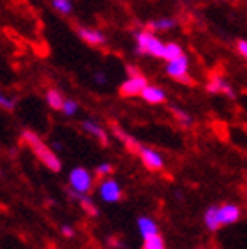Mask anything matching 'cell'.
<instances>
[{"label": "cell", "instance_id": "1", "mask_svg": "<svg viewBox=\"0 0 247 249\" xmlns=\"http://www.w3.org/2000/svg\"><path fill=\"white\" fill-rule=\"evenodd\" d=\"M205 226L210 231H217L221 226L233 225L240 219V209L233 203H226V205H212L205 212Z\"/></svg>", "mask_w": 247, "mask_h": 249}, {"label": "cell", "instance_id": "2", "mask_svg": "<svg viewBox=\"0 0 247 249\" xmlns=\"http://www.w3.org/2000/svg\"><path fill=\"white\" fill-rule=\"evenodd\" d=\"M21 140L32 149V152L37 156V159L44 166L50 168L52 172H60V168H62L60 159H58L57 154L53 152L43 140H41V136H39L37 133H34V131H23V133H21Z\"/></svg>", "mask_w": 247, "mask_h": 249}, {"label": "cell", "instance_id": "3", "mask_svg": "<svg viewBox=\"0 0 247 249\" xmlns=\"http://www.w3.org/2000/svg\"><path fill=\"white\" fill-rule=\"evenodd\" d=\"M136 53L138 55H152L157 58H166V44L161 43L150 30L136 32Z\"/></svg>", "mask_w": 247, "mask_h": 249}, {"label": "cell", "instance_id": "4", "mask_svg": "<svg viewBox=\"0 0 247 249\" xmlns=\"http://www.w3.org/2000/svg\"><path fill=\"white\" fill-rule=\"evenodd\" d=\"M69 186H71L72 191L81 193V195H87V193L92 189V175L87 172L85 168H74L71 173H69Z\"/></svg>", "mask_w": 247, "mask_h": 249}, {"label": "cell", "instance_id": "5", "mask_svg": "<svg viewBox=\"0 0 247 249\" xmlns=\"http://www.w3.org/2000/svg\"><path fill=\"white\" fill-rule=\"evenodd\" d=\"M145 87H148L147 78L143 74H136V76H129L125 82L120 85V94L124 97H133V96H141V92L145 90Z\"/></svg>", "mask_w": 247, "mask_h": 249}, {"label": "cell", "instance_id": "6", "mask_svg": "<svg viewBox=\"0 0 247 249\" xmlns=\"http://www.w3.org/2000/svg\"><path fill=\"white\" fill-rule=\"evenodd\" d=\"M99 196L108 203H115L122 198V189H120L119 182L113 178H103L99 186Z\"/></svg>", "mask_w": 247, "mask_h": 249}, {"label": "cell", "instance_id": "7", "mask_svg": "<svg viewBox=\"0 0 247 249\" xmlns=\"http://www.w3.org/2000/svg\"><path fill=\"white\" fill-rule=\"evenodd\" d=\"M166 72L171 78L187 83L189 82V80H187V72H189V60H187V57L182 55V57L175 58V60H170L166 66Z\"/></svg>", "mask_w": 247, "mask_h": 249}, {"label": "cell", "instance_id": "8", "mask_svg": "<svg viewBox=\"0 0 247 249\" xmlns=\"http://www.w3.org/2000/svg\"><path fill=\"white\" fill-rule=\"evenodd\" d=\"M138 156H140V159H141V163L145 164L148 170H152V172L161 170V168L164 166V159L161 158V154H157L154 149H148V147H145V145L141 147Z\"/></svg>", "mask_w": 247, "mask_h": 249}, {"label": "cell", "instance_id": "9", "mask_svg": "<svg viewBox=\"0 0 247 249\" xmlns=\"http://www.w3.org/2000/svg\"><path fill=\"white\" fill-rule=\"evenodd\" d=\"M207 90L212 92V94H226L229 99L235 97V90L231 89V85H229L224 78L217 76V74H214V76L209 80V83H207Z\"/></svg>", "mask_w": 247, "mask_h": 249}, {"label": "cell", "instance_id": "10", "mask_svg": "<svg viewBox=\"0 0 247 249\" xmlns=\"http://www.w3.org/2000/svg\"><path fill=\"white\" fill-rule=\"evenodd\" d=\"M78 36H80L81 41H85L87 44H92V46H103L106 43L105 34L95 29H88V27H80Z\"/></svg>", "mask_w": 247, "mask_h": 249}, {"label": "cell", "instance_id": "11", "mask_svg": "<svg viewBox=\"0 0 247 249\" xmlns=\"http://www.w3.org/2000/svg\"><path fill=\"white\" fill-rule=\"evenodd\" d=\"M81 127H83V129H85L88 134H92V136H95V138L99 140L101 145H108L109 143L108 133H106L105 127L97 124L95 120H83V122H81Z\"/></svg>", "mask_w": 247, "mask_h": 249}, {"label": "cell", "instance_id": "12", "mask_svg": "<svg viewBox=\"0 0 247 249\" xmlns=\"http://www.w3.org/2000/svg\"><path fill=\"white\" fill-rule=\"evenodd\" d=\"M141 97L147 101V103H150V105H159V103H162V101L166 99V92L162 90V89H159V87L148 85V87H145V90L141 92Z\"/></svg>", "mask_w": 247, "mask_h": 249}, {"label": "cell", "instance_id": "13", "mask_svg": "<svg viewBox=\"0 0 247 249\" xmlns=\"http://www.w3.org/2000/svg\"><path fill=\"white\" fill-rule=\"evenodd\" d=\"M71 196L76 198V200L80 201L81 209H83V211H85L88 216H92V217L99 216V209H97V205H95L94 201H92L90 196H87V195H81V193H76V191H71Z\"/></svg>", "mask_w": 247, "mask_h": 249}, {"label": "cell", "instance_id": "14", "mask_svg": "<svg viewBox=\"0 0 247 249\" xmlns=\"http://www.w3.org/2000/svg\"><path fill=\"white\" fill-rule=\"evenodd\" d=\"M113 133L117 134V136H119L120 140H122V143L125 145V147H127V150H131L133 154H138L140 150H141L143 145L140 143L138 140L133 138V136H129L127 133H124V131H122V129H119V127H117L115 124H113Z\"/></svg>", "mask_w": 247, "mask_h": 249}, {"label": "cell", "instance_id": "15", "mask_svg": "<svg viewBox=\"0 0 247 249\" xmlns=\"http://www.w3.org/2000/svg\"><path fill=\"white\" fill-rule=\"evenodd\" d=\"M138 230H140V233H141L143 239H147V237H150V235L159 233V231H157L156 221L150 219V217H140L138 219Z\"/></svg>", "mask_w": 247, "mask_h": 249}, {"label": "cell", "instance_id": "16", "mask_svg": "<svg viewBox=\"0 0 247 249\" xmlns=\"http://www.w3.org/2000/svg\"><path fill=\"white\" fill-rule=\"evenodd\" d=\"M46 103H48V106H50L52 110H62L66 101L62 99L60 92L55 90V89H50V90L46 92Z\"/></svg>", "mask_w": 247, "mask_h": 249}, {"label": "cell", "instance_id": "17", "mask_svg": "<svg viewBox=\"0 0 247 249\" xmlns=\"http://www.w3.org/2000/svg\"><path fill=\"white\" fill-rule=\"evenodd\" d=\"M176 25V21L173 18H159V19H152L148 21L147 27L148 30H170Z\"/></svg>", "mask_w": 247, "mask_h": 249}, {"label": "cell", "instance_id": "18", "mask_svg": "<svg viewBox=\"0 0 247 249\" xmlns=\"http://www.w3.org/2000/svg\"><path fill=\"white\" fill-rule=\"evenodd\" d=\"M143 249H166V246H164V240H162L161 235L157 233L143 239Z\"/></svg>", "mask_w": 247, "mask_h": 249}, {"label": "cell", "instance_id": "19", "mask_svg": "<svg viewBox=\"0 0 247 249\" xmlns=\"http://www.w3.org/2000/svg\"><path fill=\"white\" fill-rule=\"evenodd\" d=\"M184 55V52H182V48L178 46V44L175 43H168L166 44V60L170 62V60H175V58L182 57Z\"/></svg>", "mask_w": 247, "mask_h": 249}, {"label": "cell", "instance_id": "20", "mask_svg": "<svg viewBox=\"0 0 247 249\" xmlns=\"http://www.w3.org/2000/svg\"><path fill=\"white\" fill-rule=\"evenodd\" d=\"M52 5L58 11V13H62V15H69V13L72 11L71 0H52Z\"/></svg>", "mask_w": 247, "mask_h": 249}, {"label": "cell", "instance_id": "21", "mask_svg": "<svg viewBox=\"0 0 247 249\" xmlns=\"http://www.w3.org/2000/svg\"><path fill=\"white\" fill-rule=\"evenodd\" d=\"M171 113H173V115L176 117V120L182 122L184 125L193 124V117H191L189 113H185L184 110H180V108H171Z\"/></svg>", "mask_w": 247, "mask_h": 249}, {"label": "cell", "instance_id": "22", "mask_svg": "<svg viewBox=\"0 0 247 249\" xmlns=\"http://www.w3.org/2000/svg\"><path fill=\"white\" fill-rule=\"evenodd\" d=\"M78 103L76 101H71V99H67L66 103H64V108H62V111H64V115H67V117H71V115H74L78 111Z\"/></svg>", "mask_w": 247, "mask_h": 249}, {"label": "cell", "instance_id": "23", "mask_svg": "<svg viewBox=\"0 0 247 249\" xmlns=\"http://www.w3.org/2000/svg\"><path fill=\"white\" fill-rule=\"evenodd\" d=\"M111 172H113V166H111L109 163H103L95 168V175L101 178H105V175H109Z\"/></svg>", "mask_w": 247, "mask_h": 249}, {"label": "cell", "instance_id": "24", "mask_svg": "<svg viewBox=\"0 0 247 249\" xmlns=\"http://www.w3.org/2000/svg\"><path fill=\"white\" fill-rule=\"evenodd\" d=\"M0 105H2V108H4V110L13 111V110H15L16 103H15V99H11L9 96H5V94H2V96H0Z\"/></svg>", "mask_w": 247, "mask_h": 249}, {"label": "cell", "instance_id": "25", "mask_svg": "<svg viewBox=\"0 0 247 249\" xmlns=\"http://www.w3.org/2000/svg\"><path fill=\"white\" fill-rule=\"evenodd\" d=\"M106 80H108V78H106V74L105 72H94V82L97 83V85H105L106 83Z\"/></svg>", "mask_w": 247, "mask_h": 249}, {"label": "cell", "instance_id": "26", "mask_svg": "<svg viewBox=\"0 0 247 249\" xmlns=\"http://www.w3.org/2000/svg\"><path fill=\"white\" fill-rule=\"evenodd\" d=\"M237 48H238V53L247 60V41H238Z\"/></svg>", "mask_w": 247, "mask_h": 249}, {"label": "cell", "instance_id": "27", "mask_svg": "<svg viewBox=\"0 0 247 249\" xmlns=\"http://www.w3.org/2000/svg\"><path fill=\"white\" fill-rule=\"evenodd\" d=\"M62 233L66 235V237H72V235H74V230H72L71 226L64 225V226H62Z\"/></svg>", "mask_w": 247, "mask_h": 249}, {"label": "cell", "instance_id": "28", "mask_svg": "<svg viewBox=\"0 0 247 249\" xmlns=\"http://www.w3.org/2000/svg\"><path fill=\"white\" fill-rule=\"evenodd\" d=\"M109 244L113 246V248H125V246H124L122 242H120V240H115V239L109 240Z\"/></svg>", "mask_w": 247, "mask_h": 249}, {"label": "cell", "instance_id": "29", "mask_svg": "<svg viewBox=\"0 0 247 249\" xmlns=\"http://www.w3.org/2000/svg\"><path fill=\"white\" fill-rule=\"evenodd\" d=\"M53 149H55V150H60V149H62V145L55 142V143H53Z\"/></svg>", "mask_w": 247, "mask_h": 249}]
</instances>
